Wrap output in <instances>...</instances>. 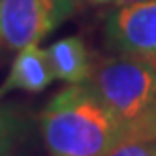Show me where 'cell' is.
<instances>
[{"instance_id":"6da1fadb","label":"cell","mask_w":156,"mask_h":156,"mask_svg":"<svg viewBox=\"0 0 156 156\" xmlns=\"http://www.w3.org/2000/svg\"><path fill=\"white\" fill-rule=\"evenodd\" d=\"M49 156H107L126 136L119 119L87 83L58 90L40 113Z\"/></svg>"},{"instance_id":"7a4b0ae2","label":"cell","mask_w":156,"mask_h":156,"mask_svg":"<svg viewBox=\"0 0 156 156\" xmlns=\"http://www.w3.org/2000/svg\"><path fill=\"white\" fill-rule=\"evenodd\" d=\"M87 85L126 133H156V60L130 55L94 60Z\"/></svg>"},{"instance_id":"3957f363","label":"cell","mask_w":156,"mask_h":156,"mask_svg":"<svg viewBox=\"0 0 156 156\" xmlns=\"http://www.w3.org/2000/svg\"><path fill=\"white\" fill-rule=\"evenodd\" d=\"M75 12V0H0V40L19 51L40 43Z\"/></svg>"},{"instance_id":"277c9868","label":"cell","mask_w":156,"mask_h":156,"mask_svg":"<svg viewBox=\"0 0 156 156\" xmlns=\"http://www.w3.org/2000/svg\"><path fill=\"white\" fill-rule=\"evenodd\" d=\"M104 40L117 55L156 60V0L117 6L105 19Z\"/></svg>"},{"instance_id":"5b68a950","label":"cell","mask_w":156,"mask_h":156,"mask_svg":"<svg viewBox=\"0 0 156 156\" xmlns=\"http://www.w3.org/2000/svg\"><path fill=\"white\" fill-rule=\"evenodd\" d=\"M55 81L47 51L40 43H30L17 51L6 79L0 83V98L9 92H41Z\"/></svg>"},{"instance_id":"8992f818","label":"cell","mask_w":156,"mask_h":156,"mask_svg":"<svg viewBox=\"0 0 156 156\" xmlns=\"http://www.w3.org/2000/svg\"><path fill=\"white\" fill-rule=\"evenodd\" d=\"M55 73V79L68 85L87 83L92 72V57L88 53L85 41L79 36H68L53 41L45 49Z\"/></svg>"},{"instance_id":"52a82bcc","label":"cell","mask_w":156,"mask_h":156,"mask_svg":"<svg viewBox=\"0 0 156 156\" xmlns=\"http://www.w3.org/2000/svg\"><path fill=\"white\" fill-rule=\"evenodd\" d=\"M28 136L30 119L27 111L15 104L0 102V156H17Z\"/></svg>"},{"instance_id":"ba28073f","label":"cell","mask_w":156,"mask_h":156,"mask_svg":"<svg viewBox=\"0 0 156 156\" xmlns=\"http://www.w3.org/2000/svg\"><path fill=\"white\" fill-rule=\"evenodd\" d=\"M107 156H156V133H126Z\"/></svg>"},{"instance_id":"9c48e42d","label":"cell","mask_w":156,"mask_h":156,"mask_svg":"<svg viewBox=\"0 0 156 156\" xmlns=\"http://www.w3.org/2000/svg\"><path fill=\"white\" fill-rule=\"evenodd\" d=\"M113 4L117 6H122V4H132V2H141V0H111Z\"/></svg>"},{"instance_id":"30bf717a","label":"cell","mask_w":156,"mask_h":156,"mask_svg":"<svg viewBox=\"0 0 156 156\" xmlns=\"http://www.w3.org/2000/svg\"><path fill=\"white\" fill-rule=\"evenodd\" d=\"M96 2H111V0H96Z\"/></svg>"},{"instance_id":"8fae6325","label":"cell","mask_w":156,"mask_h":156,"mask_svg":"<svg viewBox=\"0 0 156 156\" xmlns=\"http://www.w3.org/2000/svg\"><path fill=\"white\" fill-rule=\"evenodd\" d=\"M0 43H2V40H0Z\"/></svg>"}]
</instances>
